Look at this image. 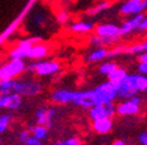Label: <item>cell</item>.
I'll return each mask as SVG.
<instances>
[{
	"mask_svg": "<svg viewBox=\"0 0 147 145\" xmlns=\"http://www.w3.org/2000/svg\"><path fill=\"white\" fill-rule=\"evenodd\" d=\"M117 98V84L113 82H104L90 90V99L93 105H108Z\"/></svg>",
	"mask_w": 147,
	"mask_h": 145,
	"instance_id": "cell-1",
	"label": "cell"
},
{
	"mask_svg": "<svg viewBox=\"0 0 147 145\" xmlns=\"http://www.w3.org/2000/svg\"><path fill=\"white\" fill-rule=\"evenodd\" d=\"M26 70L36 72L38 76H49L60 71L61 66L56 61H38L31 62L25 67Z\"/></svg>",
	"mask_w": 147,
	"mask_h": 145,
	"instance_id": "cell-2",
	"label": "cell"
},
{
	"mask_svg": "<svg viewBox=\"0 0 147 145\" xmlns=\"http://www.w3.org/2000/svg\"><path fill=\"white\" fill-rule=\"evenodd\" d=\"M24 60H11L0 66V80H13L25 70Z\"/></svg>",
	"mask_w": 147,
	"mask_h": 145,
	"instance_id": "cell-3",
	"label": "cell"
},
{
	"mask_svg": "<svg viewBox=\"0 0 147 145\" xmlns=\"http://www.w3.org/2000/svg\"><path fill=\"white\" fill-rule=\"evenodd\" d=\"M41 90V83L36 81H17V80H13L11 93H17L19 95L25 96H35L40 94Z\"/></svg>",
	"mask_w": 147,
	"mask_h": 145,
	"instance_id": "cell-4",
	"label": "cell"
},
{
	"mask_svg": "<svg viewBox=\"0 0 147 145\" xmlns=\"http://www.w3.org/2000/svg\"><path fill=\"white\" fill-rule=\"evenodd\" d=\"M136 87V74H128L117 84V96L122 99H130L138 94Z\"/></svg>",
	"mask_w": 147,
	"mask_h": 145,
	"instance_id": "cell-5",
	"label": "cell"
},
{
	"mask_svg": "<svg viewBox=\"0 0 147 145\" xmlns=\"http://www.w3.org/2000/svg\"><path fill=\"white\" fill-rule=\"evenodd\" d=\"M37 43H41V38H29V39H24L20 41L17 47L11 50L10 53V59L11 60H24L28 57L29 50L34 44H37Z\"/></svg>",
	"mask_w": 147,
	"mask_h": 145,
	"instance_id": "cell-6",
	"label": "cell"
},
{
	"mask_svg": "<svg viewBox=\"0 0 147 145\" xmlns=\"http://www.w3.org/2000/svg\"><path fill=\"white\" fill-rule=\"evenodd\" d=\"M116 114V106L111 102L108 105H96L90 108L89 115L92 120L103 119V118H110L111 119Z\"/></svg>",
	"mask_w": 147,
	"mask_h": 145,
	"instance_id": "cell-7",
	"label": "cell"
},
{
	"mask_svg": "<svg viewBox=\"0 0 147 145\" xmlns=\"http://www.w3.org/2000/svg\"><path fill=\"white\" fill-rule=\"evenodd\" d=\"M56 110L54 107H40L36 111V118H37V125H42L47 128H50L53 124V119L55 117Z\"/></svg>",
	"mask_w": 147,
	"mask_h": 145,
	"instance_id": "cell-8",
	"label": "cell"
},
{
	"mask_svg": "<svg viewBox=\"0 0 147 145\" xmlns=\"http://www.w3.org/2000/svg\"><path fill=\"white\" fill-rule=\"evenodd\" d=\"M94 35L104 38H111V37H121L120 36V26L115 24H99L94 26Z\"/></svg>",
	"mask_w": 147,
	"mask_h": 145,
	"instance_id": "cell-9",
	"label": "cell"
},
{
	"mask_svg": "<svg viewBox=\"0 0 147 145\" xmlns=\"http://www.w3.org/2000/svg\"><path fill=\"white\" fill-rule=\"evenodd\" d=\"M145 18V14L144 13H139V14H135L131 18L127 19L126 21H123V24L120 26V36H126L130 32H133L135 30H138L139 25L142 21V19Z\"/></svg>",
	"mask_w": 147,
	"mask_h": 145,
	"instance_id": "cell-10",
	"label": "cell"
},
{
	"mask_svg": "<svg viewBox=\"0 0 147 145\" xmlns=\"http://www.w3.org/2000/svg\"><path fill=\"white\" fill-rule=\"evenodd\" d=\"M22 106V96L17 93H10L3 95L0 100V108H9V110H18Z\"/></svg>",
	"mask_w": 147,
	"mask_h": 145,
	"instance_id": "cell-11",
	"label": "cell"
},
{
	"mask_svg": "<svg viewBox=\"0 0 147 145\" xmlns=\"http://www.w3.org/2000/svg\"><path fill=\"white\" fill-rule=\"evenodd\" d=\"M140 111V105L133 104L130 100H126L116 106V113L120 115H134Z\"/></svg>",
	"mask_w": 147,
	"mask_h": 145,
	"instance_id": "cell-12",
	"label": "cell"
},
{
	"mask_svg": "<svg viewBox=\"0 0 147 145\" xmlns=\"http://www.w3.org/2000/svg\"><path fill=\"white\" fill-rule=\"evenodd\" d=\"M92 128L99 134H107L113 130V120L110 118H103L92 120Z\"/></svg>",
	"mask_w": 147,
	"mask_h": 145,
	"instance_id": "cell-13",
	"label": "cell"
},
{
	"mask_svg": "<svg viewBox=\"0 0 147 145\" xmlns=\"http://www.w3.org/2000/svg\"><path fill=\"white\" fill-rule=\"evenodd\" d=\"M74 92L67 89H59L51 94V101L56 104H72Z\"/></svg>",
	"mask_w": 147,
	"mask_h": 145,
	"instance_id": "cell-14",
	"label": "cell"
},
{
	"mask_svg": "<svg viewBox=\"0 0 147 145\" xmlns=\"http://www.w3.org/2000/svg\"><path fill=\"white\" fill-rule=\"evenodd\" d=\"M49 48L48 45L43 44V43H37V44H34L30 50H29V54L26 59H31V60H41L43 57H46L48 55Z\"/></svg>",
	"mask_w": 147,
	"mask_h": 145,
	"instance_id": "cell-15",
	"label": "cell"
},
{
	"mask_svg": "<svg viewBox=\"0 0 147 145\" xmlns=\"http://www.w3.org/2000/svg\"><path fill=\"white\" fill-rule=\"evenodd\" d=\"M121 37H111V38H104V37H99L97 35H93L90 38V44L94 45L97 48H105L109 45H114L116 43H119Z\"/></svg>",
	"mask_w": 147,
	"mask_h": 145,
	"instance_id": "cell-16",
	"label": "cell"
},
{
	"mask_svg": "<svg viewBox=\"0 0 147 145\" xmlns=\"http://www.w3.org/2000/svg\"><path fill=\"white\" fill-rule=\"evenodd\" d=\"M141 1L142 0H127L121 6L120 13L122 16H135V14H138V9Z\"/></svg>",
	"mask_w": 147,
	"mask_h": 145,
	"instance_id": "cell-17",
	"label": "cell"
},
{
	"mask_svg": "<svg viewBox=\"0 0 147 145\" xmlns=\"http://www.w3.org/2000/svg\"><path fill=\"white\" fill-rule=\"evenodd\" d=\"M69 30L74 33H89L94 30V24L91 21H77L69 26Z\"/></svg>",
	"mask_w": 147,
	"mask_h": 145,
	"instance_id": "cell-18",
	"label": "cell"
},
{
	"mask_svg": "<svg viewBox=\"0 0 147 145\" xmlns=\"http://www.w3.org/2000/svg\"><path fill=\"white\" fill-rule=\"evenodd\" d=\"M108 53H109V50L107 48H97L89 54V56H87V61L89 62L102 61V60H104L108 57Z\"/></svg>",
	"mask_w": 147,
	"mask_h": 145,
	"instance_id": "cell-19",
	"label": "cell"
},
{
	"mask_svg": "<svg viewBox=\"0 0 147 145\" xmlns=\"http://www.w3.org/2000/svg\"><path fill=\"white\" fill-rule=\"evenodd\" d=\"M127 75H128V72H127L126 69L117 67L114 71H111V72H110V74L108 75V78H109V81H110V82L119 84V83H120Z\"/></svg>",
	"mask_w": 147,
	"mask_h": 145,
	"instance_id": "cell-20",
	"label": "cell"
},
{
	"mask_svg": "<svg viewBox=\"0 0 147 145\" xmlns=\"http://www.w3.org/2000/svg\"><path fill=\"white\" fill-rule=\"evenodd\" d=\"M142 53H147V41L142 43H138L131 47H126L124 48L123 54H130V55H139Z\"/></svg>",
	"mask_w": 147,
	"mask_h": 145,
	"instance_id": "cell-21",
	"label": "cell"
},
{
	"mask_svg": "<svg viewBox=\"0 0 147 145\" xmlns=\"http://www.w3.org/2000/svg\"><path fill=\"white\" fill-rule=\"evenodd\" d=\"M110 5H111V4H110L108 0H102V1H99L96 6H93V7H91V9L87 10V16H91V17L92 16H97L98 13L108 10L110 7Z\"/></svg>",
	"mask_w": 147,
	"mask_h": 145,
	"instance_id": "cell-22",
	"label": "cell"
},
{
	"mask_svg": "<svg viewBox=\"0 0 147 145\" xmlns=\"http://www.w3.org/2000/svg\"><path fill=\"white\" fill-rule=\"evenodd\" d=\"M29 131L32 132V136L35 137V138H37L40 140H43L47 138L48 136V128L42 126V125H36V126H30L28 128Z\"/></svg>",
	"mask_w": 147,
	"mask_h": 145,
	"instance_id": "cell-23",
	"label": "cell"
},
{
	"mask_svg": "<svg viewBox=\"0 0 147 145\" xmlns=\"http://www.w3.org/2000/svg\"><path fill=\"white\" fill-rule=\"evenodd\" d=\"M117 67V63H115V62H105V63H103L102 66L99 67V72L100 74H103V75H109L111 71H114Z\"/></svg>",
	"mask_w": 147,
	"mask_h": 145,
	"instance_id": "cell-24",
	"label": "cell"
},
{
	"mask_svg": "<svg viewBox=\"0 0 147 145\" xmlns=\"http://www.w3.org/2000/svg\"><path fill=\"white\" fill-rule=\"evenodd\" d=\"M136 87L139 92L147 90V75L136 74Z\"/></svg>",
	"mask_w": 147,
	"mask_h": 145,
	"instance_id": "cell-25",
	"label": "cell"
},
{
	"mask_svg": "<svg viewBox=\"0 0 147 145\" xmlns=\"http://www.w3.org/2000/svg\"><path fill=\"white\" fill-rule=\"evenodd\" d=\"M13 80H0V93L5 95V94H10L12 89Z\"/></svg>",
	"mask_w": 147,
	"mask_h": 145,
	"instance_id": "cell-26",
	"label": "cell"
},
{
	"mask_svg": "<svg viewBox=\"0 0 147 145\" xmlns=\"http://www.w3.org/2000/svg\"><path fill=\"white\" fill-rule=\"evenodd\" d=\"M10 122H11V115H9V114L0 115V133L6 131L10 125Z\"/></svg>",
	"mask_w": 147,
	"mask_h": 145,
	"instance_id": "cell-27",
	"label": "cell"
},
{
	"mask_svg": "<svg viewBox=\"0 0 147 145\" xmlns=\"http://www.w3.org/2000/svg\"><path fill=\"white\" fill-rule=\"evenodd\" d=\"M56 20L59 24H67L68 20H69V13L66 11V10H62L57 13L56 16Z\"/></svg>",
	"mask_w": 147,
	"mask_h": 145,
	"instance_id": "cell-28",
	"label": "cell"
},
{
	"mask_svg": "<svg viewBox=\"0 0 147 145\" xmlns=\"http://www.w3.org/2000/svg\"><path fill=\"white\" fill-rule=\"evenodd\" d=\"M82 142L78 137H71V138L63 139V140H59L55 145H80Z\"/></svg>",
	"mask_w": 147,
	"mask_h": 145,
	"instance_id": "cell-29",
	"label": "cell"
},
{
	"mask_svg": "<svg viewBox=\"0 0 147 145\" xmlns=\"http://www.w3.org/2000/svg\"><path fill=\"white\" fill-rule=\"evenodd\" d=\"M24 144H25V145H42V140L35 138L34 136L30 134V136H29V138L25 140Z\"/></svg>",
	"mask_w": 147,
	"mask_h": 145,
	"instance_id": "cell-30",
	"label": "cell"
},
{
	"mask_svg": "<svg viewBox=\"0 0 147 145\" xmlns=\"http://www.w3.org/2000/svg\"><path fill=\"white\" fill-rule=\"evenodd\" d=\"M29 136H30V131H29V130H23V131L19 133V140L22 143H25V140L29 138Z\"/></svg>",
	"mask_w": 147,
	"mask_h": 145,
	"instance_id": "cell-31",
	"label": "cell"
},
{
	"mask_svg": "<svg viewBox=\"0 0 147 145\" xmlns=\"http://www.w3.org/2000/svg\"><path fill=\"white\" fill-rule=\"evenodd\" d=\"M138 71H139V74H141V75H147V63H139Z\"/></svg>",
	"mask_w": 147,
	"mask_h": 145,
	"instance_id": "cell-32",
	"label": "cell"
},
{
	"mask_svg": "<svg viewBox=\"0 0 147 145\" xmlns=\"http://www.w3.org/2000/svg\"><path fill=\"white\" fill-rule=\"evenodd\" d=\"M138 31H147V16H145V18L142 19L140 25H139Z\"/></svg>",
	"mask_w": 147,
	"mask_h": 145,
	"instance_id": "cell-33",
	"label": "cell"
},
{
	"mask_svg": "<svg viewBox=\"0 0 147 145\" xmlns=\"http://www.w3.org/2000/svg\"><path fill=\"white\" fill-rule=\"evenodd\" d=\"M139 142L142 145H147V131H144L139 134Z\"/></svg>",
	"mask_w": 147,
	"mask_h": 145,
	"instance_id": "cell-34",
	"label": "cell"
},
{
	"mask_svg": "<svg viewBox=\"0 0 147 145\" xmlns=\"http://www.w3.org/2000/svg\"><path fill=\"white\" fill-rule=\"evenodd\" d=\"M138 61H139V63H147V53L139 54V56H138Z\"/></svg>",
	"mask_w": 147,
	"mask_h": 145,
	"instance_id": "cell-35",
	"label": "cell"
},
{
	"mask_svg": "<svg viewBox=\"0 0 147 145\" xmlns=\"http://www.w3.org/2000/svg\"><path fill=\"white\" fill-rule=\"evenodd\" d=\"M34 21H35V23H37V24H42L43 21H45V16H43V14H41V13H38L37 16L34 18Z\"/></svg>",
	"mask_w": 147,
	"mask_h": 145,
	"instance_id": "cell-36",
	"label": "cell"
},
{
	"mask_svg": "<svg viewBox=\"0 0 147 145\" xmlns=\"http://www.w3.org/2000/svg\"><path fill=\"white\" fill-rule=\"evenodd\" d=\"M128 100H130L133 104H136V105H140L141 104V98H139L138 95H134V96H131L130 99H128Z\"/></svg>",
	"mask_w": 147,
	"mask_h": 145,
	"instance_id": "cell-37",
	"label": "cell"
},
{
	"mask_svg": "<svg viewBox=\"0 0 147 145\" xmlns=\"http://www.w3.org/2000/svg\"><path fill=\"white\" fill-rule=\"evenodd\" d=\"M111 145H127V144L124 143L123 140H120V139H117V140H115V142H114V143H113Z\"/></svg>",
	"mask_w": 147,
	"mask_h": 145,
	"instance_id": "cell-38",
	"label": "cell"
},
{
	"mask_svg": "<svg viewBox=\"0 0 147 145\" xmlns=\"http://www.w3.org/2000/svg\"><path fill=\"white\" fill-rule=\"evenodd\" d=\"M1 98H3V94H1V93H0V100H1Z\"/></svg>",
	"mask_w": 147,
	"mask_h": 145,
	"instance_id": "cell-39",
	"label": "cell"
},
{
	"mask_svg": "<svg viewBox=\"0 0 147 145\" xmlns=\"http://www.w3.org/2000/svg\"><path fill=\"white\" fill-rule=\"evenodd\" d=\"M1 142H3V140H1V138H0V144H1Z\"/></svg>",
	"mask_w": 147,
	"mask_h": 145,
	"instance_id": "cell-40",
	"label": "cell"
},
{
	"mask_svg": "<svg viewBox=\"0 0 147 145\" xmlns=\"http://www.w3.org/2000/svg\"><path fill=\"white\" fill-rule=\"evenodd\" d=\"M146 41H147V35H146Z\"/></svg>",
	"mask_w": 147,
	"mask_h": 145,
	"instance_id": "cell-41",
	"label": "cell"
}]
</instances>
